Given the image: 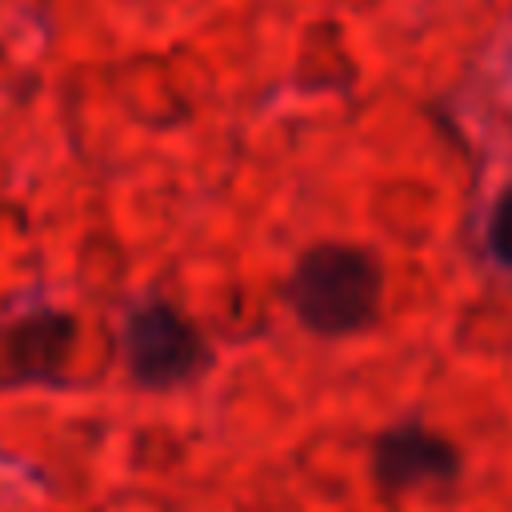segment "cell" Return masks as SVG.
Listing matches in <instances>:
<instances>
[{
  "mask_svg": "<svg viewBox=\"0 0 512 512\" xmlns=\"http://www.w3.org/2000/svg\"><path fill=\"white\" fill-rule=\"evenodd\" d=\"M372 468H376L380 488L404 492V488H420V484H452L460 460L444 436H436L420 424H400L376 440Z\"/></svg>",
  "mask_w": 512,
  "mask_h": 512,
  "instance_id": "3",
  "label": "cell"
},
{
  "mask_svg": "<svg viewBox=\"0 0 512 512\" xmlns=\"http://www.w3.org/2000/svg\"><path fill=\"white\" fill-rule=\"evenodd\" d=\"M288 300L304 328L320 336H348L380 308V264L364 248L320 244L296 264Z\"/></svg>",
  "mask_w": 512,
  "mask_h": 512,
  "instance_id": "1",
  "label": "cell"
},
{
  "mask_svg": "<svg viewBox=\"0 0 512 512\" xmlns=\"http://www.w3.org/2000/svg\"><path fill=\"white\" fill-rule=\"evenodd\" d=\"M72 340H76V324L64 316V312H40V316H28L16 332H12V344H8V356L16 364L20 376H56L72 352Z\"/></svg>",
  "mask_w": 512,
  "mask_h": 512,
  "instance_id": "4",
  "label": "cell"
},
{
  "mask_svg": "<svg viewBox=\"0 0 512 512\" xmlns=\"http://www.w3.org/2000/svg\"><path fill=\"white\" fill-rule=\"evenodd\" d=\"M488 248H492V256H496L504 268H512V188H508V192L496 200V208H492Z\"/></svg>",
  "mask_w": 512,
  "mask_h": 512,
  "instance_id": "5",
  "label": "cell"
},
{
  "mask_svg": "<svg viewBox=\"0 0 512 512\" xmlns=\"http://www.w3.org/2000/svg\"><path fill=\"white\" fill-rule=\"evenodd\" d=\"M124 348H128L132 376L152 388L180 384V380L196 376L208 360L200 332L168 304L136 308L128 320V332H124Z\"/></svg>",
  "mask_w": 512,
  "mask_h": 512,
  "instance_id": "2",
  "label": "cell"
}]
</instances>
